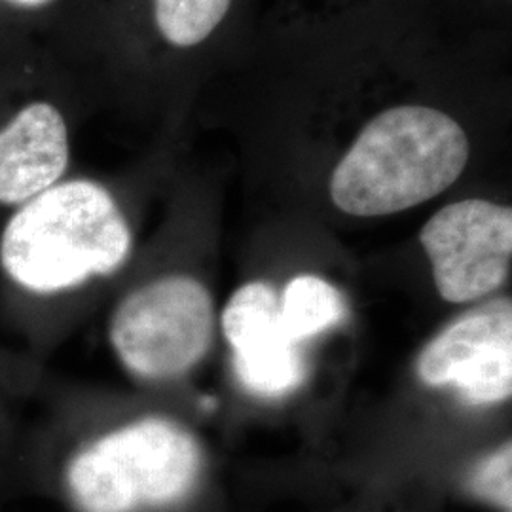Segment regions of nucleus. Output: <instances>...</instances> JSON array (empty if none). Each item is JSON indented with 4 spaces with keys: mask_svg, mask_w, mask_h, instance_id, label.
<instances>
[{
    "mask_svg": "<svg viewBox=\"0 0 512 512\" xmlns=\"http://www.w3.org/2000/svg\"><path fill=\"white\" fill-rule=\"evenodd\" d=\"M230 4L232 0H154V19L169 44L192 48L219 27Z\"/></svg>",
    "mask_w": 512,
    "mask_h": 512,
    "instance_id": "10",
    "label": "nucleus"
},
{
    "mask_svg": "<svg viewBox=\"0 0 512 512\" xmlns=\"http://www.w3.org/2000/svg\"><path fill=\"white\" fill-rule=\"evenodd\" d=\"M10 2H14V4H21V6H44V4H48V2H52V0H10Z\"/></svg>",
    "mask_w": 512,
    "mask_h": 512,
    "instance_id": "12",
    "label": "nucleus"
},
{
    "mask_svg": "<svg viewBox=\"0 0 512 512\" xmlns=\"http://www.w3.org/2000/svg\"><path fill=\"white\" fill-rule=\"evenodd\" d=\"M131 251V230L101 184H54L23 203L0 238V264L31 293L74 289L118 270Z\"/></svg>",
    "mask_w": 512,
    "mask_h": 512,
    "instance_id": "2",
    "label": "nucleus"
},
{
    "mask_svg": "<svg viewBox=\"0 0 512 512\" xmlns=\"http://www.w3.org/2000/svg\"><path fill=\"white\" fill-rule=\"evenodd\" d=\"M69 165V133L50 103L19 110L0 129V203L29 202L52 188Z\"/></svg>",
    "mask_w": 512,
    "mask_h": 512,
    "instance_id": "8",
    "label": "nucleus"
},
{
    "mask_svg": "<svg viewBox=\"0 0 512 512\" xmlns=\"http://www.w3.org/2000/svg\"><path fill=\"white\" fill-rule=\"evenodd\" d=\"M198 440L165 418L129 423L82 448L67 488L82 512H141L183 501L202 475Z\"/></svg>",
    "mask_w": 512,
    "mask_h": 512,
    "instance_id": "3",
    "label": "nucleus"
},
{
    "mask_svg": "<svg viewBox=\"0 0 512 512\" xmlns=\"http://www.w3.org/2000/svg\"><path fill=\"white\" fill-rule=\"evenodd\" d=\"M469 154V139L452 116L421 105L393 107L366 124L334 167L330 198L353 217L401 213L448 190Z\"/></svg>",
    "mask_w": 512,
    "mask_h": 512,
    "instance_id": "1",
    "label": "nucleus"
},
{
    "mask_svg": "<svg viewBox=\"0 0 512 512\" xmlns=\"http://www.w3.org/2000/svg\"><path fill=\"white\" fill-rule=\"evenodd\" d=\"M222 332L234 349L239 382L262 397H281L306 378V361L281 321L279 296L268 283L239 287L222 311Z\"/></svg>",
    "mask_w": 512,
    "mask_h": 512,
    "instance_id": "7",
    "label": "nucleus"
},
{
    "mask_svg": "<svg viewBox=\"0 0 512 512\" xmlns=\"http://www.w3.org/2000/svg\"><path fill=\"white\" fill-rule=\"evenodd\" d=\"M440 296L452 304L497 291L509 277L512 209L488 200H463L437 211L421 228Z\"/></svg>",
    "mask_w": 512,
    "mask_h": 512,
    "instance_id": "5",
    "label": "nucleus"
},
{
    "mask_svg": "<svg viewBox=\"0 0 512 512\" xmlns=\"http://www.w3.org/2000/svg\"><path fill=\"white\" fill-rule=\"evenodd\" d=\"M469 490L476 497L511 511L512 444L509 440L476 463L473 473L469 475Z\"/></svg>",
    "mask_w": 512,
    "mask_h": 512,
    "instance_id": "11",
    "label": "nucleus"
},
{
    "mask_svg": "<svg viewBox=\"0 0 512 512\" xmlns=\"http://www.w3.org/2000/svg\"><path fill=\"white\" fill-rule=\"evenodd\" d=\"M213 298L188 275H167L129 293L110 321V342L139 378L183 376L205 357L213 340Z\"/></svg>",
    "mask_w": 512,
    "mask_h": 512,
    "instance_id": "4",
    "label": "nucleus"
},
{
    "mask_svg": "<svg viewBox=\"0 0 512 512\" xmlns=\"http://www.w3.org/2000/svg\"><path fill=\"white\" fill-rule=\"evenodd\" d=\"M421 382L452 387L465 403L486 406L512 391V306L497 300L456 319L416 361Z\"/></svg>",
    "mask_w": 512,
    "mask_h": 512,
    "instance_id": "6",
    "label": "nucleus"
},
{
    "mask_svg": "<svg viewBox=\"0 0 512 512\" xmlns=\"http://www.w3.org/2000/svg\"><path fill=\"white\" fill-rule=\"evenodd\" d=\"M279 310L289 336L296 344H302L338 325L344 319L346 304L329 281L304 274L289 281L279 296Z\"/></svg>",
    "mask_w": 512,
    "mask_h": 512,
    "instance_id": "9",
    "label": "nucleus"
}]
</instances>
